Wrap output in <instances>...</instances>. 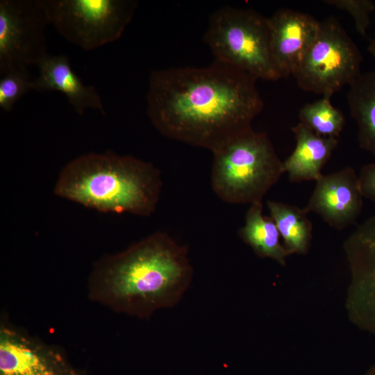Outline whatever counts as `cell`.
<instances>
[{
  "mask_svg": "<svg viewBox=\"0 0 375 375\" xmlns=\"http://www.w3.org/2000/svg\"><path fill=\"white\" fill-rule=\"evenodd\" d=\"M347 103L360 147L375 156V69L361 74L349 85Z\"/></svg>",
  "mask_w": 375,
  "mask_h": 375,
  "instance_id": "9a60e30c",
  "label": "cell"
},
{
  "mask_svg": "<svg viewBox=\"0 0 375 375\" xmlns=\"http://www.w3.org/2000/svg\"><path fill=\"white\" fill-rule=\"evenodd\" d=\"M367 50L369 53L375 58V34L368 44Z\"/></svg>",
  "mask_w": 375,
  "mask_h": 375,
  "instance_id": "7402d4cb",
  "label": "cell"
},
{
  "mask_svg": "<svg viewBox=\"0 0 375 375\" xmlns=\"http://www.w3.org/2000/svg\"><path fill=\"white\" fill-rule=\"evenodd\" d=\"M211 185L215 194L231 204L262 202L285 173L268 136L251 128L212 151Z\"/></svg>",
  "mask_w": 375,
  "mask_h": 375,
  "instance_id": "277c9868",
  "label": "cell"
},
{
  "mask_svg": "<svg viewBox=\"0 0 375 375\" xmlns=\"http://www.w3.org/2000/svg\"><path fill=\"white\" fill-rule=\"evenodd\" d=\"M363 375H375V365L372 366Z\"/></svg>",
  "mask_w": 375,
  "mask_h": 375,
  "instance_id": "603a6c76",
  "label": "cell"
},
{
  "mask_svg": "<svg viewBox=\"0 0 375 375\" xmlns=\"http://www.w3.org/2000/svg\"><path fill=\"white\" fill-rule=\"evenodd\" d=\"M33 90L28 70L10 72L1 76L0 107L8 112L26 93Z\"/></svg>",
  "mask_w": 375,
  "mask_h": 375,
  "instance_id": "d6986e66",
  "label": "cell"
},
{
  "mask_svg": "<svg viewBox=\"0 0 375 375\" xmlns=\"http://www.w3.org/2000/svg\"><path fill=\"white\" fill-rule=\"evenodd\" d=\"M268 22L275 65L283 78L292 75L315 39L320 22L308 14L281 8L268 17Z\"/></svg>",
  "mask_w": 375,
  "mask_h": 375,
  "instance_id": "7c38bea8",
  "label": "cell"
},
{
  "mask_svg": "<svg viewBox=\"0 0 375 375\" xmlns=\"http://www.w3.org/2000/svg\"><path fill=\"white\" fill-rule=\"evenodd\" d=\"M161 188V176L153 165L107 151L83 154L69 162L54 192L100 212L148 216L156 208Z\"/></svg>",
  "mask_w": 375,
  "mask_h": 375,
  "instance_id": "3957f363",
  "label": "cell"
},
{
  "mask_svg": "<svg viewBox=\"0 0 375 375\" xmlns=\"http://www.w3.org/2000/svg\"><path fill=\"white\" fill-rule=\"evenodd\" d=\"M44 0L0 1V76L28 70L47 53Z\"/></svg>",
  "mask_w": 375,
  "mask_h": 375,
  "instance_id": "ba28073f",
  "label": "cell"
},
{
  "mask_svg": "<svg viewBox=\"0 0 375 375\" xmlns=\"http://www.w3.org/2000/svg\"><path fill=\"white\" fill-rule=\"evenodd\" d=\"M50 24L68 42L90 51L119 39L135 0H44Z\"/></svg>",
  "mask_w": 375,
  "mask_h": 375,
  "instance_id": "52a82bcc",
  "label": "cell"
},
{
  "mask_svg": "<svg viewBox=\"0 0 375 375\" xmlns=\"http://www.w3.org/2000/svg\"><path fill=\"white\" fill-rule=\"evenodd\" d=\"M326 4L348 12L353 19L356 31L367 35L370 25V15L375 10V4L370 0H324Z\"/></svg>",
  "mask_w": 375,
  "mask_h": 375,
  "instance_id": "ffe728a7",
  "label": "cell"
},
{
  "mask_svg": "<svg viewBox=\"0 0 375 375\" xmlns=\"http://www.w3.org/2000/svg\"><path fill=\"white\" fill-rule=\"evenodd\" d=\"M314 190L305 207L330 226L342 231L354 224L363 206L358 175L351 167L323 175L315 181Z\"/></svg>",
  "mask_w": 375,
  "mask_h": 375,
  "instance_id": "8fae6325",
  "label": "cell"
},
{
  "mask_svg": "<svg viewBox=\"0 0 375 375\" xmlns=\"http://www.w3.org/2000/svg\"><path fill=\"white\" fill-rule=\"evenodd\" d=\"M267 206L290 255L306 254L311 244L312 224L305 208L275 201H267Z\"/></svg>",
  "mask_w": 375,
  "mask_h": 375,
  "instance_id": "e0dca14e",
  "label": "cell"
},
{
  "mask_svg": "<svg viewBox=\"0 0 375 375\" xmlns=\"http://www.w3.org/2000/svg\"><path fill=\"white\" fill-rule=\"evenodd\" d=\"M217 60L257 80L283 78L273 59L268 17L252 9L224 6L209 17L203 35Z\"/></svg>",
  "mask_w": 375,
  "mask_h": 375,
  "instance_id": "5b68a950",
  "label": "cell"
},
{
  "mask_svg": "<svg viewBox=\"0 0 375 375\" xmlns=\"http://www.w3.org/2000/svg\"><path fill=\"white\" fill-rule=\"evenodd\" d=\"M300 122L316 134L338 138L345 126V117L342 112L331 103V97L324 96L322 99L304 105L299 110Z\"/></svg>",
  "mask_w": 375,
  "mask_h": 375,
  "instance_id": "ac0fdd59",
  "label": "cell"
},
{
  "mask_svg": "<svg viewBox=\"0 0 375 375\" xmlns=\"http://www.w3.org/2000/svg\"><path fill=\"white\" fill-rule=\"evenodd\" d=\"M350 272L346 309L351 322L375 335V215L344 240Z\"/></svg>",
  "mask_w": 375,
  "mask_h": 375,
  "instance_id": "9c48e42d",
  "label": "cell"
},
{
  "mask_svg": "<svg viewBox=\"0 0 375 375\" xmlns=\"http://www.w3.org/2000/svg\"><path fill=\"white\" fill-rule=\"evenodd\" d=\"M192 275L187 249L156 232L101 259L90 277L89 295L114 311L148 318L175 305Z\"/></svg>",
  "mask_w": 375,
  "mask_h": 375,
  "instance_id": "7a4b0ae2",
  "label": "cell"
},
{
  "mask_svg": "<svg viewBox=\"0 0 375 375\" xmlns=\"http://www.w3.org/2000/svg\"><path fill=\"white\" fill-rule=\"evenodd\" d=\"M37 66L39 74L33 80V90L61 92L79 115H83L88 108L99 110L105 115L98 92L94 86L83 83L72 68L67 56L48 54Z\"/></svg>",
  "mask_w": 375,
  "mask_h": 375,
  "instance_id": "4fadbf2b",
  "label": "cell"
},
{
  "mask_svg": "<svg viewBox=\"0 0 375 375\" xmlns=\"http://www.w3.org/2000/svg\"><path fill=\"white\" fill-rule=\"evenodd\" d=\"M358 181L363 197L375 201V162L362 167Z\"/></svg>",
  "mask_w": 375,
  "mask_h": 375,
  "instance_id": "44dd1931",
  "label": "cell"
},
{
  "mask_svg": "<svg viewBox=\"0 0 375 375\" xmlns=\"http://www.w3.org/2000/svg\"><path fill=\"white\" fill-rule=\"evenodd\" d=\"M295 149L283 162L291 183L317 181L338 144V138L320 136L299 122L292 128Z\"/></svg>",
  "mask_w": 375,
  "mask_h": 375,
  "instance_id": "5bb4252c",
  "label": "cell"
},
{
  "mask_svg": "<svg viewBox=\"0 0 375 375\" xmlns=\"http://www.w3.org/2000/svg\"><path fill=\"white\" fill-rule=\"evenodd\" d=\"M256 81L217 60L204 67L154 70L147 115L164 136L213 151L252 128L264 106Z\"/></svg>",
  "mask_w": 375,
  "mask_h": 375,
  "instance_id": "6da1fadb",
  "label": "cell"
},
{
  "mask_svg": "<svg viewBox=\"0 0 375 375\" xmlns=\"http://www.w3.org/2000/svg\"><path fill=\"white\" fill-rule=\"evenodd\" d=\"M362 55L340 21L330 15L320 22L317 36L292 75L306 92L331 97L362 74Z\"/></svg>",
  "mask_w": 375,
  "mask_h": 375,
  "instance_id": "8992f818",
  "label": "cell"
},
{
  "mask_svg": "<svg viewBox=\"0 0 375 375\" xmlns=\"http://www.w3.org/2000/svg\"><path fill=\"white\" fill-rule=\"evenodd\" d=\"M0 375H80L61 351L13 326L0 328Z\"/></svg>",
  "mask_w": 375,
  "mask_h": 375,
  "instance_id": "30bf717a",
  "label": "cell"
},
{
  "mask_svg": "<svg viewBox=\"0 0 375 375\" xmlns=\"http://www.w3.org/2000/svg\"><path fill=\"white\" fill-rule=\"evenodd\" d=\"M262 209V202L250 205L239 235L258 256L285 266L290 253L280 242L281 235L274 222L263 215Z\"/></svg>",
  "mask_w": 375,
  "mask_h": 375,
  "instance_id": "2e32d148",
  "label": "cell"
}]
</instances>
